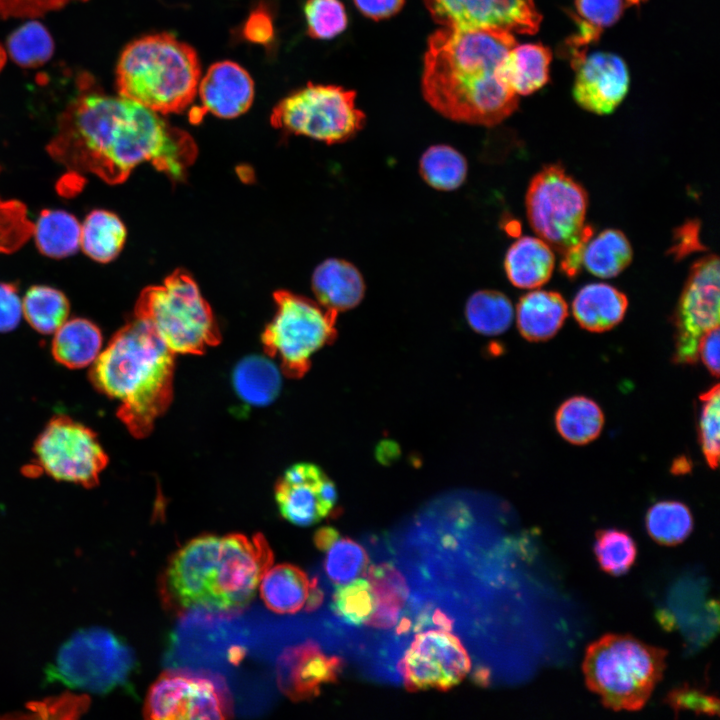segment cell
Masks as SVG:
<instances>
[{
  "label": "cell",
  "instance_id": "6da1fadb",
  "mask_svg": "<svg viewBox=\"0 0 720 720\" xmlns=\"http://www.w3.org/2000/svg\"><path fill=\"white\" fill-rule=\"evenodd\" d=\"M77 85L47 146L55 161L109 184L124 182L143 162L174 181L187 175L197 155L190 134L133 100L105 94L89 74H81Z\"/></svg>",
  "mask_w": 720,
  "mask_h": 720
},
{
  "label": "cell",
  "instance_id": "7a4b0ae2",
  "mask_svg": "<svg viewBox=\"0 0 720 720\" xmlns=\"http://www.w3.org/2000/svg\"><path fill=\"white\" fill-rule=\"evenodd\" d=\"M512 33L442 27L430 35L424 56L422 91L444 117L494 126L518 107V95L499 67L516 45Z\"/></svg>",
  "mask_w": 720,
  "mask_h": 720
},
{
  "label": "cell",
  "instance_id": "3957f363",
  "mask_svg": "<svg viewBox=\"0 0 720 720\" xmlns=\"http://www.w3.org/2000/svg\"><path fill=\"white\" fill-rule=\"evenodd\" d=\"M174 355L147 321L135 317L93 362L90 381L120 401L117 416L137 438L150 434L172 401Z\"/></svg>",
  "mask_w": 720,
  "mask_h": 720
},
{
  "label": "cell",
  "instance_id": "277c9868",
  "mask_svg": "<svg viewBox=\"0 0 720 720\" xmlns=\"http://www.w3.org/2000/svg\"><path fill=\"white\" fill-rule=\"evenodd\" d=\"M201 76L193 47L169 33L130 42L115 71L116 90L159 114L180 113L195 99Z\"/></svg>",
  "mask_w": 720,
  "mask_h": 720
},
{
  "label": "cell",
  "instance_id": "5b68a950",
  "mask_svg": "<svg viewBox=\"0 0 720 720\" xmlns=\"http://www.w3.org/2000/svg\"><path fill=\"white\" fill-rule=\"evenodd\" d=\"M667 651L629 635L607 634L591 643L582 671L590 691L613 711H638L666 669Z\"/></svg>",
  "mask_w": 720,
  "mask_h": 720
},
{
  "label": "cell",
  "instance_id": "8992f818",
  "mask_svg": "<svg viewBox=\"0 0 720 720\" xmlns=\"http://www.w3.org/2000/svg\"><path fill=\"white\" fill-rule=\"evenodd\" d=\"M135 317L147 321L174 354H201L221 340L209 304L183 270L145 288L136 301Z\"/></svg>",
  "mask_w": 720,
  "mask_h": 720
},
{
  "label": "cell",
  "instance_id": "52a82bcc",
  "mask_svg": "<svg viewBox=\"0 0 720 720\" xmlns=\"http://www.w3.org/2000/svg\"><path fill=\"white\" fill-rule=\"evenodd\" d=\"M274 299L277 310L262 335L263 347L280 360L286 376L300 378L312 355L335 340L338 313L286 290L276 291Z\"/></svg>",
  "mask_w": 720,
  "mask_h": 720
},
{
  "label": "cell",
  "instance_id": "ba28073f",
  "mask_svg": "<svg viewBox=\"0 0 720 720\" xmlns=\"http://www.w3.org/2000/svg\"><path fill=\"white\" fill-rule=\"evenodd\" d=\"M587 207L585 189L560 164L545 166L530 181L526 193L529 223L562 255L591 238L593 229L585 225Z\"/></svg>",
  "mask_w": 720,
  "mask_h": 720
},
{
  "label": "cell",
  "instance_id": "9c48e42d",
  "mask_svg": "<svg viewBox=\"0 0 720 720\" xmlns=\"http://www.w3.org/2000/svg\"><path fill=\"white\" fill-rule=\"evenodd\" d=\"M136 666L134 653L111 631L93 627L74 633L48 668V680L104 694L125 686Z\"/></svg>",
  "mask_w": 720,
  "mask_h": 720
},
{
  "label": "cell",
  "instance_id": "30bf717a",
  "mask_svg": "<svg viewBox=\"0 0 720 720\" xmlns=\"http://www.w3.org/2000/svg\"><path fill=\"white\" fill-rule=\"evenodd\" d=\"M355 98L353 90L308 83L273 108L271 124L328 144L341 143L365 124L366 116L355 107Z\"/></svg>",
  "mask_w": 720,
  "mask_h": 720
},
{
  "label": "cell",
  "instance_id": "8fae6325",
  "mask_svg": "<svg viewBox=\"0 0 720 720\" xmlns=\"http://www.w3.org/2000/svg\"><path fill=\"white\" fill-rule=\"evenodd\" d=\"M232 715V697L224 679L186 669L160 674L144 705L145 718L153 720L226 719Z\"/></svg>",
  "mask_w": 720,
  "mask_h": 720
},
{
  "label": "cell",
  "instance_id": "7c38bea8",
  "mask_svg": "<svg viewBox=\"0 0 720 720\" xmlns=\"http://www.w3.org/2000/svg\"><path fill=\"white\" fill-rule=\"evenodd\" d=\"M41 471L56 480L92 488L108 463L96 434L67 416L52 418L34 443Z\"/></svg>",
  "mask_w": 720,
  "mask_h": 720
},
{
  "label": "cell",
  "instance_id": "4fadbf2b",
  "mask_svg": "<svg viewBox=\"0 0 720 720\" xmlns=\"http://www.w3.org/2000/svg\"><path fill=\"white\" fill-rule=\"evenodd\" d=\"M272 563L273 552L262 534L221 537L207 609L236 612L245 608Z\"/></svg>",
  "mask_w": 720,
  "mask_h": 720
},
{
  "label": "cell",
  "instance_id": "5bb4252c",
  "mask_svg": "<svg viewBox=\"0 0 720 720\" xmlns=\"http://www.w3.org/2000/svg\"><path fill=\"white\" fill-rule=\"evenodd\" d=\"M675 350L677 364H694L698 358L701 337L719 327V260L709 255L691 268L676 307Z\"/></svg>",
  "mask_w": 720,
  "mask_h": 720
},
{
  "label": "cell",
  "instance_id": "9a60e30c",
  "mask_svg": "<svg viewBox=\"0 0 720 720\" xmlns=\"http://www.w3.org/2000/svg\"><path fill=\"white\" fill-rule=\"evenodd\" d=\"M471 661L460 640L443 630L418 634L400 661L407 689L447 690L468 674Z\"/></svg>",
  "mask_w": 720,
  "mask_h": 720
},
{
  "label": "cell",
  "instance_id": "2e32d148",
  "mask_svg": "<svg viewBox=\"0 0 720 720\" xmlns=\"http://www.w3.org/2000/svg\"><path fill=\"white\" fill-rule=\"evenodd\" d=\"M443 27L534 34L542 19L534 0H424Z\"/></svg>",
  "mask_w": 720,
  "mask_h": 720
},
{
  "label": "cell",
  "instance_id": "e0dca14e",
  "mask_svg": "<svg viewBox=\"0 0 720 720\" xmlns=\"http://www.w3.org/2000/svg\"><path fill=\"white\" fill-rule=\"evenodd\" d=\"M656 619L667 631L678 629L689 652L705 647L717 634L719 605L707 599L704 578L684 576L670 588L666 604L656 612Z\"/></svg>",
  "mask_w": 720,
  "mask_h": 720
},
{
  "label": "cell",
  "instance_id": "ac0fdd59",
  "mask_svg": "<svg viewBox=\"0 0 720 720\" xmlns=\"http://www.w3.org/2000/svg\"><path fill=\"white\" fill-rule=\"evenodd\" d=\"M221 537H196L170 559L164 576V590L169 600L184 609L206 608Z\"/></svg>",
  "mask_w": 720,
  "mask_h": 720
},
{
  "label": "cell",
  "instance_id": "d6986e66",
  "mask_svg": "<svg viewBox=\"0 0 720 720\" xmlns=\"http://www.w3.org/2000/svg\"><path fill=\"white\" fill-rule=\"evenodd\" d=\"M275 500L286 520L298 526H310L334 511L337 492L320 467L297 463L277 482Z\"/></svg>",
  "mask_w": 720,
  "mask_h": 720
},
{
  "label": "cell",
  "instance_id": "ffe728a7",
  "mask_svg": "<svg viewBox=\"0 0 720 720\" xmlns=\"http://www.w3.org/2000/svg\"><path fill=\"white\" fill-rule=\"evenodd\" d=\"M576 71L573 97L583 109L596 114H609L624 99L629 87V73L624 60L609 52L585 50L571 52Z\"/></svg>",
  "mask_w": 720,
  "mask_h": 720
},
{
  "label": "cell",
  "instance_id": "44dd1931",
  "mask_svg": "<svg viewBox=\"0 0 720 720\" xmlns=\"http://www.w3.org/2000/svg\"><path fill=\"white\" fill-rule=\"evenodd\" d=\"M342 661L325 655L313 641L288 647L279 656L276 678L280 691L293 701H302L320 692L323 684L336 680Z\"/></svg>",
  "mask_w": 720,
  "mask_h": 720
},
{
  "label": "cell",
  "instance_id": "7402d4cb",
  "mask_svg": "<svg viewBox=\"0 0 720 720\" xmlns=\"http://www.w3.org/2000/svg\"><path fill=\"white\" fill-rule=\"evenodd\" d=\"M199 95L202 108L195 120L205 112L220 118H235L245 113L254 98V83L249 73L232 61H221L209 67L200 80Z\"/></svg>",
  "mask_w": 720,
  "mask_h": 720
},
{
  "label": "cell",
  "instance_id": "603a6c76",
  "mask_svg": "<svg viewBox=\"0 0 720 720\" xmlns=\"http://www.w3.org/2000/svg\"><path fill=\"white\" fill-rule=\"evenodd\" d=\"M260 583L266 607L278 614H293L303 608L312 611L323 600L316 580H309L304 571L291 564L270 567Z\"/></svg>",
  "mask_w": 720,
  "mask_h": 720
},
{
  "label": "cell",
  "instance_id": "cb8c5ba5",
  "mask_svg": "<svg viewBox=\"0 0 720 720\" xmlns=\"http://www.w3.org/2000/svg\"><path fill=\"white\" fill-rule=\"evenodd\" d=\"M312 290L320 305L339 313L361 302L365 284L353 264L343 259L329 258L314 270Z\"/></svg>",
  "mask_w": 720,
  "mask_h": 720
},
{
  "label": "cell",
  "instance_id": "d4e9b609",
  "mask_svg": "<svg viewBox=\"0 0 720 720\" xmlns=\"http://www.w3.org/2000/svg\"><path fill=\"white\" fill-rule=\"evenodd\" d=\"M628 307L626 295L606 283H592L581 288L572 302V313L590 332H605L618 325Z\"/></svg>",
  "mask_w": 720,
  "mask_h": 720
},
{
  "label": "cell",
  "instance_id": "484cf974",
  "mask_svg": "<svg viewBox=\"0 0 720 720\" xmlns=\"http://www.w3.org/2000/svg\"><path fill=\"white\" fill-rule=\"evenodd\" d=\"M568 315L567 303L555 291L535 290L521 297L516 308L520 334L530 342L551 339Z\"/></svg>",
  "mask_w": 720,
  "mask_h": 720
},
{
  "label": "cell",
  "instance_id": "4316f807",
  "mask_svg": "<svg viewBox=\"0 0 720 720\" xmlns=\"http://www.w3.org/2000/svg\"><path fill=\"white\" fill-rule=\"evenodd\" d=\"M555 256L541 238L524 236L508 249L504 267L510 282L518 288L533 289L544 285L551 277Z\"/></svg>",
  "mask_w": 720,
  "mask_h": 720
},
{
  "label": "cell",
  "instance_id": "83f0119b",
  "mask_svg": "<svg viewBox=\"0 0 720 720\" xmlns=\"http://www.w3.org/2000/svg\"><path fill=\"white\" fill-rule=\"evenodd\" d=\"M551 59L549 48L540 43L516 44L501 63L499 75L518 96L529 95L547 83Z\"/></svg>",
  "mask_w": 720,
  "mask_h": 720
},
{
  "label": "cell",
  "instance_id": "f1b7e54d",
  "mask_svg": "<svg viewBox=\"0 0 720 720\" xmlns=\"http://www.w3.org/2000/svg\"><path fill=\"white\" fill-rule=\"evenodd\" d=\"M102 346L100 329L90 320H66L55 332L52 354L57 362L71 368H83L97 358Z\"/></svg>",
  "mask_w": 720,
  "mask_h": 720
},
{
  "label": "cell",
  "instance_id": "f546056e",
  "mask_svg": "<svg viewBox=\"0 0 720 720\" xmlns=\"http://www.w3.org/2000/svg\"><path fill=\"white\" fill-rule=\"evenodd\" d=\"M126 235L125 225L116 214L95 209L81 224L80 246L91 259L108 263L121 252Z\"/></svg>",
  "mask_w": 720,
  "mask_h": 720
},
{
  "label": "cell",
  "instance_id": "4dcf8cb0",
  "mask_svg": "<svg viewBox=\"0 0 720 720\" xmlns=\"http://www.w3.org/2000/svg\"><path fill=\"white\" fill-rule=\"evenodd\" d=\"M81 224L64 210H43L33 226V236L41 254L51 258H65L80 246Z\"/></svg>",
  "mask_w": 720,
  "mask_h": 720
},
{
  "label": "cell",
  "instance_id": "1f68e13d",
  "mask_svg": "<svg viewBox=\"0 0 720 720\" xmlns=\"http://www.w3.org/2000/svg\"><path fill=\"white\" fill-rule=\"evenodd\" d=\"M233 386L239 397L248 404L268 405L279 394L280 372L270 360L251 355L242 359L235 367Z\"/></svg>",
  "mask_w": 720,
  "mask_h": 720
},
{
  "label": "cell",
  "instance_id": "d6a6232c",
  "mask_svg": "<svg viewBox=\"0 0 720 720\" xmlns=\"http://www.w3.org/2000/svg\"><path fill=\"white\" fill-rule=\"evenodd\" d=\"M555 425L563 439L574 445H585L600 435L604 413L594 400L573 396L557 409Z\"/></svg>",
  "mask_w": 720,
  "mask_h": 720
},
{
  "label": "cell",
  "instance_id": "836d02e7",
  "mask_svg": "<svg viewBox=\"0 0 720 720\" xmlns=\"http://www.w3.org/2000/svg\"><path fill=\"white\" fill-rule=\"evenodd\" d=\"M367 574L378 605L366 624L376 628H389L397 622L400 609L407 599V583L401 573L389 564L372 566Z\"/></svg>",
  "mask_w": 720,
  "mask_h": 720
},
{
  "label": "cell",
  "instance_id": "e575fe53",
  "mask_svg": "<svg viewBox=\"0 0 720 720\" xmlns=\"http://www.w3.org/2000/svg\"><path fill=\"white\" fill-rule=\"evenodd\" d=\"M632 255V247L625 234L617 229H606L588 240L582 263L593 275L611 278L630 264Z\"/></svg>",
  "mask_w": 720,
  "mask_h": 720
},
{
  "label": "cell",
  "instance_id": "d590c367",
  "mask_svg": "<svg viewBox=\"0 0 720 720\" xmlns=\"http://www.w3.org/2000/svg\"><path fill=\"white\" fill-rule=\"evenodd\" d=\"M22 311L32 328L50 334L67 320L70 304L63 292L46 286L30 287L22 301Z\"/></svg>",
  "mask_w": 720,
  "mask_h": 720
},
{
  "label": "cell",
  "instance_id": "8d00e7d4",
  "mask_svg": "<svg viewBox=\"0 0 720 720\" xmlns=\"http://www.w3.org/2000/svg\"><path fill=\"white\" fill-rule=\"evenodd\" d=\"M465 315L476 332L495 336L505 332L511 325L514 310L506 295L495 290H480L470 296Z\"/></svg>",
  "mask_w": 720,
  "mask_h": 720
},
{
  "label": "cell",
  "instance_id": "74e56055",
  "mask_svg": "<svg viewBox=\"0 0 720 720\" xmlns=\"http://www.w3.org/2000/svg\"><path fill=\"white\" fill-rule=\"evenodd\" d=\"M649 536L658 544L675 546L685 541L694 526L690 509L682 502L665 500L653 504L645 516Z\"/></svg>",
  "mask_w": 720,
  "mask_h": 720
},
{
  "label": "cell",
  "instance_id": "f35d334b",
  "mask_svg": "<svg viewBox=\"0 0 720 720\" xmlns=\"http://www.w3.org/2000/svg\"><path fill=\"white\" fill-rule=\"evenodd\" d=\"M467 168L465 157L444 144L429 147L419 162V171L424 181L442 191L455 190L461 186L466 179Z\"/></svg>",
  "mask_w": 720,
  "mask_h": 720
},
{
  "label": "cell",
  "instance_id": "ab89813d",
  "mask_svg": "<svg viewBox=\"0 0 720 720\" xmlns=\"http://www.w3.org/2000/svg\"><path fill=\"white\" fill-rule=\"evenodd\" d=\"M7 51L17 65L36 68L50 60L54 53V41L42 23L30 20L9 35Z\"/></svg>",
  "mask_w": 720,
  "mask_h": 720
},
{
  "label": "cell",
  "instance_id": "60d3db41",
  "mask_svg": "<svg viewBox=\"0 0 720 720\" xmlns=\"http://www.w3.org/2000/svg\"><path fill=\"white\" fill-rule=\"evenodd\" d=\"M593 550L600 568L612 576L626 574L637 557L634 539L626 531L616 528L598 530Z\"/></svg>",
  "mask_w": 720,
  "mask_h": 720
},
{
  "label": "cell",
  "instance_id": "b9f144b4",
  "mask_svg": "<svg viewBox=\"0 0 720 720\" xmlns=\"http://www.w3.org/2000/svg\"><path fill=\"white\" fill-rule=\"evenodd\" d=\"M580 30L570 42L571 49H583L597 40L601 31L618 21L624 0H575Z\"/></svg>",
  "mask_w": 720,
  "mask_h": 720
},
{
  "label": "cell",
  "instance_id": "7bdbcfd3",
  "mask_svg": "<svg viewBox=\"0 0 720 720\" xmlns=\"http://www.w3.org/2000/svg\"><path fill=\"white\" fill-rule=\"evenodd\" d=\"M378 605L375 592L368 580L355 578L336 588L332 608L345 622L354 625L366 623Z\"/></svg>",
  "mask_w": 720,
  "mask_h": 720
},
{
  "label": "cell",
  "instance_id": "ee69618b",
  "mask_svg": "<svg viewBox=\"0 0 720 720\" xmlns=\"http://www.w3.org/2000/svg\"><path fill=\"white\" fill-rule=\"evenodd\" d=\"M326 551L325 571L335 584L347 583L366 573L368 556L355 541L339 537Z\"/></svg>",
  "mask_w": 720,
  "mask_h": 720
},
{
  "label": "cell",
  "instance_id": "f6af8a7d",
  "mask_svg": "<svg viewBox=\"0 0 720 720\" xmlns=\"http://www.w3.org/2000/svg\"><path fill=\"white\" fill-rule=\"evenodd\" d=\"M719 395V385L716 384L699 397L701 408L698 421V437L705 460L712 469L717 468L719 461Z\"/></svg>",
  "mask_w": 720,
  "mask_h": 720
},
{
  "label": "cell",
  "instance_id": "bcb514c9",
  "mask_svg": "<svg viewBox=\"0 0 720 720\" xmlns=\"http://www.w3.org/2000/svg\"><path fill=\"white\" fill-rule=\"evenodd\" d=\"M307 32L314 39L327 40L347 27V14L339 0H307L304 5Z\"/></svg>",
  "mask_w": 720,
  "mask_h": 720
},
{
  "label": "cell",
  "instance_id": "7dc6e473",
  "mask_svg": "<svg viewBox=\"0 0 720 720\" xmlns=\"http://www.w3.org/2000/svg\"><path fill=\"white\" fill-rule=\"evenodd\" d=\"M33 226L22 202L0 197V253L9 254L21 248L32 236Z\"/></svg>",
  "mask_w": 720,
  "mask_h": 720
},
{
  "label": "cell",
  "instance_id": "c3c4849f",
  "mask_svg": "<svg viewBox=\"0 0 720 720\" xmlns=\"http://www.w3.org/2000/svg\"><path fill=\"white\" fill-rule=\"evenodd\" d=\"M665 703L675 712L691 711L708 716L718 715L719 700L704 688L684 684L673 688L666 696Z\"/></svg>",
  "mask_w": 720,
  "mask_h": 720
},
{
  "label": "cell",
  "instance_id": "681fc988",
  "mask_svg": "<svg viewBox=\"0 0 720 720\" xmlns=\"http://www.w3.org/2000/svg\"><path fill=\"white\" fill-rule=\"evenodd\" d=\"M84 1L87 0H0V20L39 17L72 2Z\"/></svg>",
  "mask_w": 720,
  "mask_h": 720
},
{
  "label": "cell",
  "instance_id": "f907efd6",
  "mask_svg": "<svg viewBox=\"0 0 720 720\" xmlns=\"http://www.w3.org/2000/svg\"><path fill=\"white\" fill-rule=\"evenodd\" d=\"M22 301L15 283L0 282V332L15 329L22 315Z\"/></svg>",
  "mask_w": 720,
  "mask_h": 720
},
{
  "label": "cell",
  "instance_id": "816d5d0a",
  "mask_svg": "<svg viewBox=\"0 0 720 720\" xmlns=\"http://www.w3.org/2000/svg\"><path fill=\"white\" fill-rule=\"evenodd\" d=\"M243 36L250 42L266 44L273 39L272 17L264 7H257L243 26Z\"/></svg>",
  "mask_w": 720,
  "mask_h": 720
},
{
  "label": "cell",
  "instance_id": "f5cc1de1",
  "mask_svg": "<svg viewBox=\"0 0 720 720\" xmlns=\"http://www.w3.org/2000/svg\"><path fill=\"white\" fill-rule=\"evenodd\" d=\"M698 358H700L712 376L719 375V327L706 332L698 345Z\"/></svg>",
  "mask_w": 720,
  "mask_h": 720
},
{
  "label": "cell",
  "instance_id": "db71d44e",
  "mask_svg": "<svg viewBox=\"0 0 720 720\" xmlns=\"http://www.w3.org/2000/svg\"><path fill=\"white\" fill-rule=\"evenodd\" d=\"M699 223L691 221L679 227L674 239L672 251L675 256L682 258L693 251L702 250L703 246L699 241Z\"/></svg>",
  "mask_w": 720,
  "mask_h": 720
},
{
  "label": "cell",
  "instance_id": "11a10c76",
  "mask_svg": "<svg viewBox=\"0 0 720 720\" xmlns=\"http://www.w3.org/2000/svg\"><path fill=\"white\" fill-rule=\"evenodd\" d=\"M359 11L374 20L385 19L398 13L405 0H353Z\"/></svg>",
  "mask_w": 720,
  "mask_h": 720
},
{
  "label": "cell",
  "instance_id": "9f6ffc18",
  "mask_svg": "<svg viewBox=\"0 0 720 720\" xmlns=\"http://www.w3.org/2000/svg\"><path fill=\"white\" fill-rule=\"evenodd\" d=\"M339 533L331 527H323L314 534V543L321 551H326L337 539Z\"/></svg>",
  "mask_w": 720,
  "mask_h": 720
},
{
  "label": "cell",
  "instance_id": "6f0895ef",
  "mask_svg": "<svg viewBox=\"0 0 720 720\" xmlns=\"http://www.w3.org/2000/svg\"><path fill=\"white\" fill-rule=\"evenodd\" d=\"M7 60V52L3 48V46L0 44V71L3 69L5 63Z\"/></svg>",
  "mask_w": 720,
  "mask_h": 720
},
{
  "label": "cell",
  "instance_id": "680465c9",
  "mask_svg": "<svg viewBox=\"0 0 720 720\" xmlns=\"http://www.w3.org/2000/svg\"><path fill=\"white\" fill-rule=\"evenodd\" d=\"M629 4H637L642 0H626Z\"/></svg>",
  "mask_w": 720,
  "mask_h": 720
}]
</instances>
